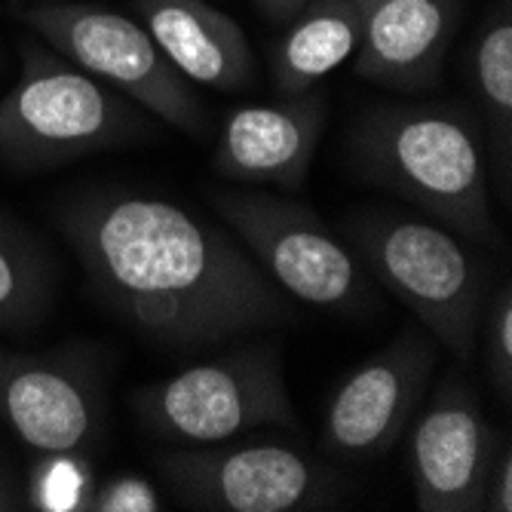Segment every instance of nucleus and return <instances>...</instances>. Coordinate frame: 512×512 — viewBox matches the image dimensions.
Here are the masks:
<instances>
[{"label":"nucleus","instance_id":"23","mask_svg":"<svg viewBox=\"0 0 512 512\" xmlns=\"http://www.w3.org/2000/svg\"><path fill=\"white\" fill-rule=\"evenodd\" d=\"M307 0H255V10L261 13V19L273 22V25H286Z\"/></svg>","mask_w":512,"mask_h":512},{"label":"nucleus","instance_id":"1","mask_svg":"<svg viewBox=\"0 0 512 512\" xmlns=\"http://www.w3.org/2000/svg\"><path fill=\"white\" fill-rule=\"evenodd\" d=\"M89 289L145 341L194 350L295 322L246 246L166 197L89 188L59 209Z\"/></svg>","mask_w":512,"mask_h":512},{"label":"nucleus","instance_id":"18","mask_svg":"<svg viewBox=\"0 0 512 512\" xmlns=\"http://www.w3.org/2000/svg\"><path fill=\"white\" fill-rule=\"evenodd\" d=\"M96 488L86 454H40L28 473V509L83 512Z\"/></svg>","mask_w":512,"mask_h":512},{"label":"nucleus","instance_id":"4","mask_svg":"<svg viewBox=\"0 0 512 512\" xmlns=\"http://www.w3.org/2000/svg\"><path fill=\"white\" fill-rule=\"evenodd\" d=\"M151 114L43 40L19 43V80L0 99V166L56 169L148 138Z\"/></svg>","mask_w":512,"mask_h":512},{"label":"nucleus","instance_id":"14","mask_svg":"<svg viewBox=\"0 0 512 512\" xmlns=\"http://www.w3.org/2000/svg\"><path fill=\"white\" fill-rule=\"evenodd\" d=\"M163 59L188 80L215 92H243L255 80L246 31L209 0H132Z\"/></svg>","mask_w":512,"mask_h":512},{"label":"nucleus","instance_id":"11","mask_svg":"<svg viewBox=\"0 0 512 512\" xmlns=\"http://www.w3.org/2000/svg\"><path fill=\"white\" fill-rule=\"evenodd\" d=\"M497 460V433L479 396L448 375L417 414L408 439V470L421 512H482L485 482Z\"/></svg>","mask_w":512,"mask_h":512},{"label":"nucleus","instance_id":"9","mask_svg":"<svg viewBox=\"0 0 512 512\" xmlns=\"http://www.w3.org/2000/svg\"><path fill=\"white\" fill-rule=\"evenodd\" d=\"M105 381L80 350H0V424L37 454H86L105 433Z\"/></svg>","mask_w":512,"mask_h":512},{"label":"nucleus","instance_id":"10","mask_svg":"<svg viewBox=\"0 0 512 512\" xmlns=\"http://www.w3.org/2000/svg\"><path fill=\"white\" fill-rule=\"evenodd\" d=\"M436 338L421 325L405 329L359 362L338 384L322 417V445L344 460L387 454L421 405L439 359Z\"/></svg>","mask_w":512,"mask_h":512},{"label":"nucleus","instance_id":"8","mask_svg":"<svg viewBox=\"0 0 512 512\" xmlns=\"http://www.w3.org/2000/svg\"><path fill=\"white\" fill-rule=\"evenodd\" d=\"M212 209L292 301L353 313L368 289L356 252L313 209L261 191H212Z\"/></svg>","mask_w":512,"mask_h":512},{"label":"nucleus","instance_id":"16","mask_svg":"<svg viewBox=\"0 0 512 512\" xmlns=\"http://www.w3.org/2000/svg\"><path fill=\"white\" fill-rule=\"evenodd\" d=\"M473 92L482 117V142L509 175L512 163V10L509 0L488 13L473 43Z\"/></svg>","mask_w":512,"mask_h":512},{"label":"nucleus","instance_id":"22","mask_svg":"<svg viewBox=\"0 0 512 512\" xmlns=\"http://www.w3.org/2000/svg\"><path fill=\"white\" fill-rule=\"evenodd\" d=\"M16 509H28L25 485L19 482L10 463L0 460V512H16Z\"/></svg>","mask_w":512,"mask_h":512},{"label":"nucleus","instance_id":"15","mask_svg":"<svg viewBox=\"0 0 512 512\" xmlns=\"http://www.w3.org/2000/svg\"><path fill=\"white\" fill-rule=\"evenodd\" d=\"M359 10L353 0H307L286 22L270 56L276 96L316 89L332 71L356 56Z\"/></svg>","mask_w":512,"mask_h":512},{"label":"nucleus","instance_id":"5","mask_svg":"<svg viewBox=\"0 0 512 512\" xmlns=\"http://www.w3.org/2000/svg\"><path fill=\"white\" fill-rule=\"evenodd\" d=\"M132 408L154 439L172 445H215L261 427H298L273 344H246L188 365L138 390Z\"/></svg>","mask_w":512,"mask_h":512},{"label":"nucleus","instance_id":"3","mask_svg":"<svg viewBox=\"0 0 512 512\" xmlns=\"http://www.w3.org/2000/svg\"><path fill=\"white\" fill-rule=\"evenodd\" d=\"M344 237L378 283L393 292L457 362L473 356L488 264L451 227L399 209H356Z\"/></svg>","mask_w":512,"mask_h":512},{"label":"nucleus","instance_id":"25","mask_svg":"<svg viewBox=\"0 0 512 512\" xmlns=\"http://www.w3.org/2000/svg\"><path fill=\"white\" fill-rule=\"evenodd\" d=\"M10 4H13V7H22V4H25V0H10Z\"/></svg>","mask_w":512,"mask_h":512},{"label":"nucleus","instance_id":"13","mask_svg":"<svg viewBox=\"0 0 512 512\" xmlns=\"http://www.w3.org/2000/svg\"><path fill=\"white\" fill-rule=\"evenodd\" d=\"M356 74L396 92H433L460 19V0H353Z\"/></svg>","mask_w":512,"mask_h":512},{"label":"nucleus","instance_id":"21","mask_svg":"<svg viewBox=\"0 0 512 512\" xmlns=\"http://www.w3.org/2000/svg\"><path fill=\"white\" fill-rule=\"evenodd\" d=\"M482 509H488V512H512V454H509V448L497 451L491 476L485 482Z\"/></svg>","mask_w":512,"mask_h":512},{"label":"nucleus","instance_id":"6","mask_svg":"<svg viewBox=\"0 0 512 512\" xmlns=\"http://www.w3.org/2000/svg\"><path fill=\"white\" fill-rule=\"evenodd\" d=\"M22 22L56 53L111 86L154 120L188 135L209 132V114L200 96L157 50L135 16L102 7L96 0L31 4Z\"/></svg>","mask_w":512,"mask_h":512},{"label":"nucleus","instance_id":"12","mask_svg":"<svg viewBox=\"0 0 512 512\" xmlns=\"http://www.w3.org/2000/svg\"><path fill=\"white\" fill-rule=\"evenodd\" d=\"M325 120L329 102L319 89L279 96L264 105H243L224 117L212 166L227 181L249 188L295 191L307 181Z\"/></svg>","mask_w":512,"mask_h":512},{"label":"nucleus","instance_id":"19","mask_svg":"<svg viewBox=\"0 0 512 512\" xmlns=\"http://www.w3.org/2000/svg\"><path fill=\"white\" fill-rule=\"evenodd\" d=\"M482 344H485V371L491 384L500 390L503 399H509L512 390V289L509 283L497 286V292H491L485 298L482 307Z\"/></svg>","mask_w":512,"mask_h":512},{"label":"nucleus","instance_id":"20","mask_svg":"<svg viewBox=\"0 0 512 512\" xmlns=\"http://www.w3.org/2000/svg\"><path fill=\"white\" fill-rule=\"evenodd\" d=\"M86 509L89 512H160L163 500L154 482L135 473H123L92 488Z\"/></svg>","mask_w":512,"mask_h":512},{"label":"nucleus","instance_id":"7","mask_svg":"<svg viewBox=\"0 0 512 512\" xmlns=\"http://www.w3.org/2000/svg\"><path fill=\"white\" fill-rule=\"evenodd\" d=\"M154 467L181 506L206 512H316L347 494L335 467L283 442L184 445Z\"/></svg>","mask_w":512,"mask_h":512},{"label":"nucleus","instance_id":"2","mask_svg":"<svg viewBox=\"0 0 512 512\" xmlns=\"http://www.w3.org/2000/svg\"><path fill=\"white\" fill-rule=\"evenodd\" d=\"M350 160L384 191L470 243H497L479 120L460 105H371L350 129Z\"/></svg>","mask_w":512,"mask_h":512},{"label":"nucleus","instance_id":"24","mask_svg":"<svg viewBox=\"0 0 512 512\" xmlns=\"http://www.w3.org/2000/svg\"><path fill=\"white\" fill-rule=\"evenodd\" d=\"M34 4H68V0H34Z\"/></svg>","mask_w":512,"mask_h":512},{"label":"nucleus","instance_id":"17","mask_svg":"<svg viewBox=\"0 0 512 512\" xmlns=\"http://www.w3.org/2000/svg\"><path fill=\"white\" fill-rule=\"evenodd\" d=\"M53 298L56 273L50 255L19 221L0 215V329H34L50 313Z\"/></svg>","mask_w":512,"mask_h":512}]
</instances>
